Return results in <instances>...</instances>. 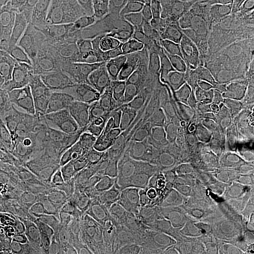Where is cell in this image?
<instances>
[{
	"mask_svg": "<svg viewBox=\"0 0 254 254\" xmlns=\"http://www.w3.org/2000/svg\"><path fill=\"white\" fill-rule=\"evenodd\" d=\"M254 120L253 110H243L212 124L211 134L223 161L236 159V154Z\"/></svg>",
	"mask_w": 254,
	"mask_h": 254,
	"instance_id": "obj_21",
	"label": "cell"
},
{
	"mask_svg": "<svg viewBox=\"0 0 254 254\" xmlns=\"http://www.w3.org/2000/svg\"><path fill=\"white\" fill-rule=\"evenodd\" d=\"M96 245L114 254H158L139 227L136 218L90 229Z\"/></svg>",
	"mask_w": 254,
	"mask_h": 254,
	"instance_id": "obj_16",
	"label": "cell"
},
{
	"mask_svg": "<svg viewBox=\"0 0 254 254\" xmlns=\"http://www.w3.org/2000/svg\"><path fill=\"white\" fill-rule=\"evenodd\" d=\"M80 154L92 173L104 183H125L154 168L124 140L84 149Z\"/></svg>",
	"mask_w": 254,
	"mask_h": 254,
	"instance_id": "obj_11",
	"label": "cell"
},
{
	"mask_svg": "<svg viewBox=\"0 0 254 254\" xmlns=\"http://www.w3.org/2000/svg\"><path fill=\"white\" fill-rule=\"evenodd\" d=\"M253 28H254V7L240 24L239 30L243 33H247L250 29H253Z\"/></svg>",
	"mask_w": 254,
	"mask_h": 254,
	"instance_id": "obj_44",
	"label": "cell"
},
{
	"mask_svg": "<svg viewBox=\"0 0 254 254\" xmlns=\"http://www.w3.org/2000/svg\"><path fill=\"white\" fill-rule=\"evenodd\" d=\"M104 0H76L65 15L60 46L70 53L91 49V39Z\"/></svg>",
	"mask_w": 254,
	"mask_h": 254,
	"instance_id": "obj_17",
	"label": "cell"
},
{
	"mask_svg": "<svg viewBox=\"0 0 254 254\" xmlns=\"http://www.w3.org/2000/svg\"><path fill=\"white\" fill-rule=\"evenodd\" d=\"M54 0H21L24 14L32 25H40L51 9Z\"/></svg>",
	"mask_w": 254,
	"mask_h": 254,
	"instance_id": "obj_41",
	"label": "cell"
},
{
	"mask_svg": "<svg viewBox=\"0 0 254 254\" xmlns=\"http://www.w3.org/2000/svg\"><path fill=\"white\" fill-rule=\"evenodd\" d=\"M251 208L253 209V210L254 211V207H251Z\"/></svg>",
	"mask_w": 254,
	"mask_h": 254,
	"instance_id": "obj_50",
	"label": "cell"
},
{
	"mask_svg": "<svg viewBox=\"0 0 254 254\" xmlns=\"http://www.w3.org/2000/svg\"><path fill=\"white\" fill-rule=\"evenodd\" d=\"M221 224H214L198 207L196 201L190 202L179 209L178 215V246L192 236L219 232ZM219 235V234H218Z\"/></svg>",
	"mask_w": 254,
	"mask_h": 254,
	"instance_id": "obj_28",
	"label": "cell"
},
{
	"mask_svg": "<svg viewBox=\"0 0 254 254\" xmlns=\"http://www.w3.org/2000/svg\"><path fill=\"white\" fill-rule=\"evenodd\" d=\"M57 47L54 39L44 25H31L29 44L19 77L15 98L34 90Z\"/></svg>",
	"mask_w": 254,
	"mask_h": 254,
	"instance_id": "obj_18",
	"label": "cell"
},
{
	"mask_svg": "<svg viewBox=\"0 0 254 254\" xmlns=\"http://www.w3.org/2000/svg\"><path fill=\"white\" fill-rule=\"evenodd\" d=\"M254 62V42L239 29L218 27L162 61V76L185 79L191 74L236 62Z\"/></svg>",
	"mask_w": 254,
	"mask_h": 254,
	"instance_id": "obj_2",
	"label": "cell"
},
{
	"mask_svg": "<svg viewBox=\"0 0 254 254\" xmlns=\"http://www.w3.org/2000/svg\"><path fill=\"white\" fill-rule=\"evenodd\" d=\"M218 0H186L187 30L194 40L206 35L218 27Z\"/></svg>",
	"mask_w": 254,
	"mask_h": 254,
	"instance_id": "obj_26",
	"label": "cell"
},
{
	"mask_svg": "<svg viewBox=\"0 0 254 254\" xmlns=\"http://www.w3.org/2000/svg\"><path fill=\"white\" fill-rule=\"evenodd\" d=\"M91 82L89 70L63 46H59L34 90L54 107L65 126L73 114L78 98Z\"/></svg>",
	"mask_w": 254,
	"mask_h": 254,
	"instance_id": "obj_4",
	"label": "cell"
},
{
	"mask_svg": "<svg viewBox=\"0 0 254 254\" xmlns=\"http://www.w3.org/2000/svg\"><path fill=\"white\" fill-rule=\"evenodd\" d=\"M31 22L21 2L0 17V98L14 100L19 77L27 55Z\"/></svg>",
	"mask_w": 254,
	"mask_h": 254,
	"instance_id": "obj_7",
	"label": "cell"
},
{
	"mask_svg": "<svg viewBox=\"0 0 254 254\" xmlns=\"http://www.w3.org/2000/svg\"><path fill=\"white\" fill-rule=\"evenodd\" d=\"M69 54L89 70L91 81L100 88L131 82L154 83L162 76L163 60L152 58L147 46L90 49Z\"/></svg>",
	"mask_w": 254,
	"mask_h": 254,
	"instance_id": "obj_3",
	"label": "cell"
},
{
	"mask_svg": "<svg viewBox=\"0 0 254 254\" xmlns=\"http://www.w3.org/2000/svg\"><path fill=\"white\" fill-rule=\"evenodd\" d=\"M254 7V0H218V26L239 29Z\"/></svg>",
	"mask_w": 254,
	"mask_h": 254,
	"instance_id": "obj_33",
	"label": "cell"
},
{
	"mask_svg": "<svg viewBox=\"0 0 254 254\" xmlns=\"http://www.w3.org/2000/svg\"><path fill=\"white\" fill-rule=\"evenodd\" d=\"M125 183L141 189L149 200L178 209L196 201L201 192L198 184L173 167L153 168L150 172Z\"/></svg>",
	"mask_w": 254,
	"mask_h": 254,
	"instance_id": "obj_12",
	"label": "cell"
},
{
	"mask_svg": "<svg viewBox=\"0 0 254 254\" xmlns=\"http://www.w3.org/2000/svg\"><path fill=\"white\" fill-rule=\"evenodd\" d=\"M253 162V161H252ZM248 205L250 207H254V165L252 167V175L251 181L249 186V193H248Z\"/></svg>",
	"mask_w": 254,
	"mask_h": 254,
	"instance_id": "obj_46",
	"label": "cell"
},
{
	"mask_svg": "<svg viewBox=\"0 0 254 254\" xmlns=\"http://www.w3.org/2000/svg\"><path fill=\"white\" fill-rule=\"evenodd\" d=\"M64 132L66 147L76 151L123 140L121 127L102 104L92 81L76 102Z\"/></svg>",
	"mask_w": 254,
	"mask_h": 254,
	"instance_id": "obj_5",
	"label": "cell"
},
{
	"mask_svg": "<svg viewBox=\"0 0 254 254\" xmlns=\"http://www.w3.org/2000/svg\"><path fill=\"white\" fill-rule=\"evenodd\" d=\"M27 118L37 126H49L64 131V124L54 107L35 90L27 91L12 101Z\"/></svg>",
	"mask_w": 254,
	"mask_h": 254,
	"instance_id": "obj_24",
	"label": "cell"
},
{
	"mask_svg": "<svg viewBox=\"0 0 254 254\" xmlns=\"http://www.w3.org/2000/svg\"><path fill=\"white\" fill-rule=\"evenodd\" d=\"M26 211L19 198L16 183L0 177V238L7 239L25 217Z\"/></svg>",
	"mask_w": 254,
	"mask_h": 254,
	"instance_id": "obj_25",
	"label": "cell"
},
{
	"mask_svg": "<svg viewBox=\"0 0 254 254\" xmlns=\"http://www.w3.org/2000/svg\"><path fill=\"white\" fill-rule=\"evenodd\" d=\"M21 0H0V17L14 9Z\"/></svg>",
	"mask_w": 254,
	"mask_h": 254,
	"instance_id": "obj_45",
	"label": "cell"
},
{
	"mask_svg": "<svg viewBox=\"0 0 254 254\" xmlns=\"http://www.w3.org/2000/svg\"><path fill=\"white\" fill-rule=\"evenodd\" d=\"M173 30L153 0H104L91 39V49L149 45Z\"/></svg>",
	"mask_w": 254,
	"mask_h": 254,
	"instance_id": "obj_1",
	"label": "cell"
},
{
	"mask_svg": "<svg viewBox=\"0 0 254 254\" xmlns=\"http://www.w3.org/2000/svg\"><path fill=\"white\" fill-rule=\"evenodd\" d=\"M236 216L243 221V233L239 254H254V211L250 207Z\"/></svg>",
	"mask_w": 254,
	"mask_h": 254,
	"instance_id": "obj_40",
	"label": "cell"
},
{
	"mask_svg": "<svg viewBox=\"0 0 254 254\" xmlns=\"http://www.w3.org/2000/svg\"><path fill=\"white\" fill-rule=\"evenodd\" d=\"M243 233V221L238 216L223 222L218 234L223 235L227 239L229 254H239Z\"/></svg>",
	"mask_w": 254,
	"mask_h": 254,
	"instance_id": "obj_39",
	"label": "cell"
},
{
	"mask_svg": "<svg viewBox=\"0 0 254 254\" xmlns=\"http://www.w3.org/2000/svg\"><path fill=\"white\" fill-rule=\"evenodd\" d=\"M9 163H10V160L9 156L5 154V152L0 147V177L3 176L7 168L9 167Z\"/></svg>",
	"mask_w": 254,
	"mask_h": 254,
	"instance_id": "obj_47",
	"label": "cell"
},
{
	"mask_svg": "<svg viewBox=\"0 0 254 254\" xmlns=\"http://www.w3.org/2000/svg\"><path fill=\"white\" fill-rule=\"evenodd\" d=\"M66 147L65 132L49 126L32 125L22 158L9 163L3 177L18 184L57 170L60 155Z\"/></svg>",
	"mask_w": 254,
	"mask_h": 254,
	"instance_id": "obj_8",
	"label": "cell"
},
{
	"mask_svg": "<svg viewBox=\"0 0 254 254\" xmlns=\"http://www.w3.org/2000/svg\"><path fill=\"white\" fill-rule=\"evenodd\" d=\"M218 236L215 231L192 236L178 246L173 254H209Z\"/></svg>",
	"mask_w": 254,
	"mask_h": 254,
	"instance_id": "obj_38",
	"label": "cell"
},
{
	"mask_svg": "<svg viewBox=\"0 0 254 254\" xmlns=\"http://www.w3.org/2000/svg\"><path fill=\"white\" fill-rule=\"evenodd\" d=\"M32 125L16 105L0 98V147L9 156L10 163L22 158Z\"/></svg>",
	"mask_w": 254,
	"mask_h": 254,
	"instance_id": "obj_20",
	"label": "cell"
},
{
	"mask_svg": "<svg viewBox=\"0 0 254 254\" xmlns=\"http://www.w3.org/2000/svg\"><path fill=\"white\" fill-rule=\"evenodd\" d=\"M149 200L144 191L127 183H104L92 227L136 218Z\"/></svg>",
	"mask_w": 254,
	"mask_h": 254,
	"instance_id": "obj_14",
	"label": "cell"
},
{
	"mask_svg": "<svg viewBox=\"0 0 254 254\" xmlns=\"http://www.w3.org/2000/svg\"><path fill=\"white\" fill-rule=\"evenodd\" d=\"M253 111L254 120L236 151V160L253 161L254 159V109Z\"/></svg>",
	"mask_w": 254,
	"mask_h": 254,
	"instance_id": "obj_42",
	"label": "cell"
},
{
	"mask_svg": "<svg viewBox=\"0 0 254 254\" xmlns=\"http://www.w3.org/2000/svg\"><path fill=\"white\" fill-rule=\"evenodd\" d=\"M207 123L200 110L195 109L187 100L168 109L158 110L154 126L189 127Z\"/></svg>",
	"mask_w": 254,
	"mask_h": 254,
	"instance_id": "obj_29",
	"label": "cell"
},
{
	"mask_svg": "<svg viewBox=\"0 0 254 254\" xmlns=\"http://www.w3.org/2000/svg\"><path fill=\"white\" fill-rule=\"evenodd\" d=\"M94 88L102 104L121 129L126 126H154L159 106L153 83L131 82L105 88L94 85Z\"/></svg>",
	"mask_w": 254,
	"mask_h": 254,
	"instance_id": "obj_9",
	"label": "cell"
},
{
	"mask_svg": "<svg viewBox=\"0 0 254 254\" xmlns=\"http://www.w3.org/2000/svg\"><path fill=\"white\" fill-rule=\"evenodd\" d=\"M210 125L189 127L136 125L123 127L121 131L123 140L136 150L151 167L178 169L176 154L182 146Z\"/></svg>",
	"mask_w": 254,
	"mask_h": 254,
	"instance_id": "obj_6",
	"label": "cell"
},
{
	"mask_svg": "<svg viewBox=\"0 0 254 254\" xmlns=\"http://www.w3.org/2000/svg\"><path fill=\"white\" fill-rule=\"evenodd\" d=\"M196 202L200 212L214 224H222L240 213L226 195L224 176L221 172L209 180Z\"/></svg>",
	"mask_w": 254,
	"mask_h": 254,
	"instance_id": "obj_22",
	"label": "cell"
},
{
	"mask_svg": "<svg viewBox=\"0 0 254 254\" xmlns=\"http://www.w3.org/2000/svg\"><path fill=\"white\" fill-rule=\"evenodd\" d=\"M252 161H223L220 172L224 176L225 190L229 200L242 212L249 208L248 193L252 175Z\"/></svg>",
	"mask_w": 254,
	"mask_h": 254,
	"instance_id": "obj_23",
	"label": "cell"
},
{
	"mask_svg": "<svg viewBox=\"0 0 254 254\" xmlns=\"http://www.w3.org/2000/svg\"><path fill=\"white\" fill-rule=\"evenodd\" d=\"M246 87L247 86L243 85L240 91L232 96L213 103H207L204 112L207 123L212 124L218 119L227 117L237 112L246 110L245 102L243 97Z\"/></svg>",
	"mask_w": 254,
	"mask_h": 254,
	"instance_id": "obj_35",
	"label": "cell"
},
{
	"mask_svg": "<svg viewBox=\"0 0 254 254\" xmlns=\"http://www.w3.org/2000/svg\"><path fill=\"white\" fill-rule=\"evenodd\" d=\"M246 34L249 36V38H250L252 41H254V28H253V29H250Z\"/></svg>",
	"mask_w": 254,
	"mask_h": 254,
	"instance_id": "obj_49",
	"label": "cell"
},
{
	"mask_svg": "<svg viewBox=\"0 0 254 254\" xmlns=\"http://www.w3.org/2000/svg\"><path fill=\"white\" fill-rule=\"evenodd\" d=\"M192 42L193 38L187 29L169 30L155 37L147 45V50L154 60H164L184 50Z\"/></svg>",
	"mask_w": 254,
	"mask_h": 254,
	"instance_id": "obj_30",
	"label": "cell"
},
{
	"mask_svg": "<svg viewBox=\"0 0 254 254\" xmlns=\"http://www.w3.org/2000/svg\"><path fill=\"white\" fill-rule=\"evenodd\" d=\"M179 209L148 200L136 215V220L158 254H173L178 248Z\"/></svg>",
	"mask_w": 254,
	"mask_h": 254,
	"instance_id": "obj_15",
	"label": "cell"
},
{
	"mask_svg": "<svg viewBox=\"0 0 254 254\" xmlns=\"http://www.w3.org/2000/svg\"><path fill=\"white\" fill-rule=\"evenodd\" d=\"M243 97L245 102L246 110L254 109V82L246 87Z\"/></svg>",
	"mask_w": 254,
	"mask_h": 254,
	"instance_id": "obj_43",
	"label": "cell"
},
{
	"mask_svg": "<svg viewBox=\"0 0 254 254\" xmlns=\"http://www.w3.org/2000/svg\"><path fill=\"white\" fill-rule=\"evenodd\" d=\"M57 170L63 182L67 200L90 193H100L104 182L92 173L82 158L80 151L64 149Z\"/></svg>",
	"mask_w": 254,
	"mask_h": 254,
	"instance_id": "obj_19",
	"label": "cell"
},
{
	"mask_svg": "<svg viewBox=\"0 0 254 254\" xmlns=\"http://www.w3.org/2000/svg\"><path fill=\"white\" fill-rule=\"evenodd\" d=\"M0 254H13L8 243L2 238H0Z\"/></svg>",
	"mask_w": 254,
	"mask_h": 254,
	"instance_id": "obj_48",
	"label": "cell"
},
{
	"mask_svg": "<svg viewBox=\"0 0 254 254\" xmlns=\"http://www.w3.org/2000/svg\"><path fill=\"white\" fill-rule=\"evenodd\" d=\"M208 73H221L235 78L241 85L249 86L254 82V62H236L212 68Z\"/></svg>",
	"mask_w": 254,
	"mask_h": 254,
	"instance_id": "obj_36",
	"label": "cell"
},
{
	"mask_svg": "<svg viewBox=\"0 0 254 254\" xmlns=\"http://www.w3.org/2000/svg\"><path fill=\"white\" fill-rule=\"evenodd\" d=\"M212 124L194 136L176 154L178 170L198 184L202 190L220 172L223 159L211 134Z\"/></svg>",
	"mask_w": 254,
	"mask_h": 254,
	"instance_id": "obj_13",
	"label": "cell"
},
{
	"mask_svg": "<svg viewBox=\"0 0 254 254\" xmlns=\"http://www.w3.org/2000/svg\"><path fill=\"white\" fill-rule=\"evenodd\" d=\"M43 223L26 211L25 217L10 232L5 240L13 254H35L39 245Z\"/></svg>",
	"mask_w": 254,
	"mask_h": 254,
	"instance_id": "obj_27",
	"label": "cell"
},
{
	"mask_svg": "<svg viewBox=\"0 0 254 254\" xmlns=\"http://www.w3.org/2000/svg\"><path fill=\"white\" fill-rule=\"evenodd\" d=\"M159 109H165L186 101L183 79L160 76L153 83Z\"/></svg>",
	"mask_w": 254,
	"mask_h": 254,
	"instance_id": "obj_34",
	"label": "cell"
},
{
	"mask_svg": "<svg viewBox=\"0 0 254 254\" xmlns=\"http://www.w3.org/2000/svg\"><path fill=\"white\" fill-rule=\"evenodd\" d=\"M243 85L235 78L221 73H207L199 86L200 98L205 103H213L236 94Z\"/></svg>",
	"mask_w": 254,
	"mask_h": 254,
	"instance_id": "obj_31",
	"label": "cell"
},
{
	"mask_svg": "<svg viewBox=\"0 0 254 254\" xmlns=\"http://www.w3.org/2000/svg\"><path fill=\"white\" fill-rule=\"evenodd\" d=\"M156 7L172 25L173 30L187 29L186 0H153Z\"/></svg>",
	"mask_w": 254,
	"mask_h": 254,
	"instance_id": "obj_37",
	"label": "cell"
},
{
	"mask_svg": "<svg viewBox=\"0 0 254 254\" xmlns=\"http://www.w3.org/2000/svg\"><path fill=\"white\" fill-rule=\"evenodd\" d=\"M16 185L20 200L28 212L46 218L56 227L70 229L68 200L58 170Z\"/></svg>",
	"mask_w": 254,
	"mask_h": 254,
	"instance_id": "obj_10",
	"label": "cell"
},
{
	"mask_svg": "<svg viewBox=\"0 0 254 254\" xmlns=\"http://www.w3.org/2000/svg\"><path fill=\"white\" fill-rule=\"evenodd\" d=\"M73 238L74 236L70 230L43 224L35 254H67Z\"/></svg>",
	"mask_w": 254,
	"mask_h": 254,
	"instance_id": "obj_32",
	"label": "cell"
}]
</instances>
